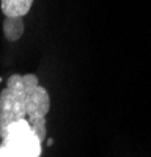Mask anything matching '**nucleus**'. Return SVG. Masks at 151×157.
<instances>
[{"mask_svg":"<svg viewBox=\"0 0 151 157\" xmlns=\"http://www.w3.org/2000/svg\"><path fill=\"white\" fill-rule=\"evenodd\" d=\"M6 155H8V154H6ZM8 157H13V155H8Z\"/></svg>","mask_w":151,"mask_h":157,"instance_id":"nucleus-4","label":"nucleus"},{"mask_svg":"<svg viewBox=\"0 0 151 157\" xmlns=\"http://www.w3.org/2000/svg\"><path fill=\"white\" fill-rule=\"evenodd\" d=\"M50 110V94L33 72L11 74L0 90V137H6L11 124L27 121L41 143L46 140V115Z\"/></svg>","mask_w":151,"mask_h":157,"instance_id":"nucleus-1","label":"nucleus"},{"mask_svg":"<svg viewBox=\"0 0 151 157\" xmlns=\"http://www.w3.org/2000/svg\"><path fill=\"white\" fill-rule=\"evenodd\" d=\"M35 0H0V11L3 17H24L33 8Z\"/></svg>","mask_w":151,"mask_h":157,"instance_id":"nucleus-3","label":"nucleus"},{"mask_svg":"<svg viewBox=\"0 0 151 157\" xmlns=\"http://www.w3.org/2000/svg\"><path fill=\"white\" fill-rule=\"evenodd\" d=\"M2 32L6 43L16 44L25 35V19L24 17H3Z\"/></svg>","mask_w":151,"mask_h":157,"instance_id":"nucleus-2","label":"nucleus"}]
</instances>
